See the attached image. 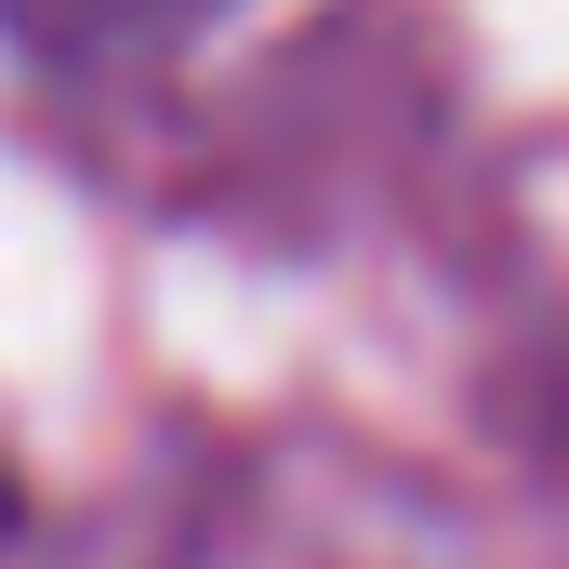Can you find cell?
Wrapping results in <instances>:
<instances>
[{
	"label": "cell",
	"instance_id": "1",
	"mask_svg": "<svg viewBox=\"0 0 569 569\" xmlns=\"http://www.w3.org/2000/svg\"><path fill=\"white\" fill-rule=\"evenodd\" d=\"M0 530H13V477H0Z\"/></svg>",
	"mask_w": 569,
	"mask_h": 569
}]
</instances>
